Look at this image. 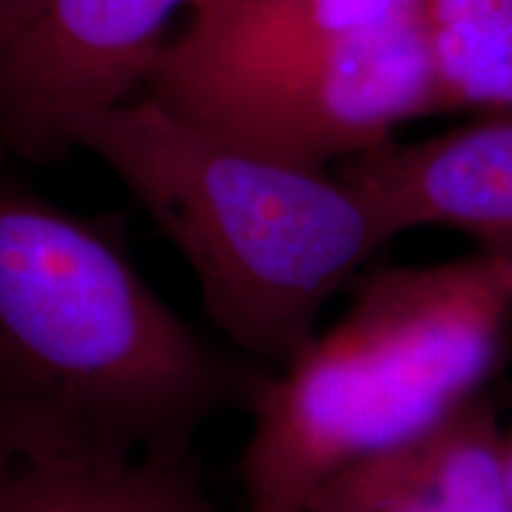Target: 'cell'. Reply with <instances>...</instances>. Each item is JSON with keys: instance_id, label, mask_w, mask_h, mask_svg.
<instances>
[{"instance_id": "8992f818", "label": "cell", "mask_w": 512, "mask_h": 512, "mask_svg": "<svg viewBox=\"0 0 512 512\" xmlns=\"http://www.w3.org/2000/svg\"><path fill=\"white\" fill-rule=\"evenodd\" d=\"M337 171L373 197L396 235L441 226L512 252V112L415 143L394 138Z\"/></svg>"}, {"instance_id": "277c9868", "label": "cell", "mask_w": 512, "mask_h": 512, "mask_svg": "<svg viewBox=\"0 0 512 512\" xmlns=\"http://www.w3.org/2000/svg\"><path fill=\"white\" fill-rule=\"evenodd\" d=\"M143 95L211 133L320 169L441 112L425 15Z\"/></svg>"}, {"instance_id": "3957f363", "label": "cell", "mask_w": 512, "mask_h": 512, "mask_svg": "<svg viewBox=\"0 0 512 512\" xmlns=\"http://www.w3.org/2000/svg\"><path fill=\"white\" fill-rule=\"evenodd\" d=\"M512 320V252L370 273L328 330L261 382L245 512H306L325 479L479 394Z\"/></svg>"}, {"instance_id": "6da1fadb", "label": "cell", "mask_w": 512, "mask_h": 512, "mask_svg": "<svg viewBox=\"0 0 512 512\" xmlns=\"http://www.w3.org/2000/svg\"><path fill=\"white\" fill-rule=\"evenodd\" d=\"M256 389L152 290L112 223L0 171V475L190 451Z\"/></svg>"}, {"instance_id": "ba28073f", "label": "cell", "mask_w": 512, "mask_h": 512, "mask_svg": "<svg viewBox=\"0 0 512 512\" xmlns=\"http://www.w3.org/2000/svg\"><path fill=\"white\" fill-rule=\"evenodd\" d=\"M425 15V0H195L143 93L235 72L363 29Z\"/></svg>"}, {"instance_id": "30bf717a", "label": "cell", "mask_w": 512, "mask_h": 512, "mask_svg": "<svg viewBox=\"0 0 512 512\" xmlns=\"http://www.w3.org/2000/svg\"><path fill=\"white\" fill-rule=\"evenodd\" d=\"M441 112H512V0H425Z\"/></svg>"}, {"instance_id": "8fae6325", "label": "cell", "mask_w": 512, "mask_h": 512, "mask_svg": "<svg viewBox=\"0 0 512 512\" xmlns=\"http://www.w3.org/2000/svg\"><path fill=\"white\" fill-rule=\"evenodd\" d=\"M503 465H505V482H508V494L512 503V432L503 434Z\"/></svg>"}, {"instance_id": "9c48e42d", "label": "cell", "mask_w": 512, "mask_h": 512, "mask_svg": "<svg viewBox=\"0 0 512 512\" xmlns=\"http://www.w3.org/2000/svg\"><path fill=\"white\" fill-rule=\"evenodd\" d=\"M0 512H223L190 451L114 453L0 475Z\"/></svg>"}, {"instance_id": "52a82bcc", "label": "cell", "mask_w": 512, "mask_h": 512, "mask_svg": "<svg viewBox=\"0 0 512 512\" xmlns=\"http://www.w3.org/2000/svg\"><path fill=\"white\" fill-rule=\"evenodd\" d=\"M306 512H512L494 408L477 394L354 460L318 486Z\"/></svg>"}, {"instance_id": "7a4b0ae2", "label": "cell", "mask_w": 512, "mask_h": 512, "mask_svg": "<svg viewBox=\"0 0 512 512\" xmlns=\"http://www.w3.org/2000/svg\"><path fill=\"white\" fill-rule=\"evenodd\" d=\"M60 150L91 152L178 249L233 347L275 366L318 332L335 294L396 235L339 171L268 155L138 98L57 114Z\"/></svg>"}, {"instance_id": "5b68a950", "label": "cell", "mask_w": 512, "mask_h": 512, "mask_svg": "<svg viewBox=\"0 0 512 512\" xmlns=\"http://www.w3.org/2000/svg\"><path fill=\"white\" fill-rule=\"evenodd\" d=\"M195 0H5L0 5V157L62 155L53 124L67 110L143 95L166 27Z\"/></svg>"}, {"instance_id": "7c38bea8", "label": "cell", "mask_w": 512, "mask_h": 512, "mask_svg": "<svg viewBox=\"0 0 512 512\" xmlns=\"http://www.w3.org/2000/svg\"><path fill=\"white\" fill-rule=\"evenodd\" d=\"M5 3V0H0V5H3Z\"/></svg>"}]
</instances>
